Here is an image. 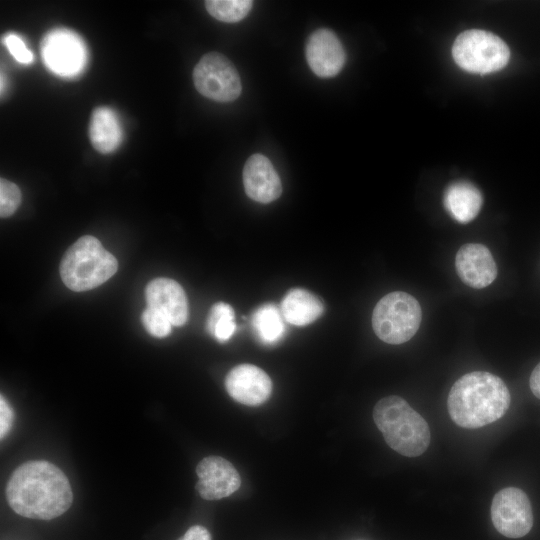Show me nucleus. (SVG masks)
<instances>
[{"mask_svg": "<svg viewBox=\"0 0 540 540\" xmlns=\"http://www.w3.org/2000/svg\"><path fill=\"white\" fill-rule=\"evenodd\" d=\"M6 499L17 514L31 519L50 520L66 512L73 493L66 475L44 460L28 461L12 473Z\"/></svg>", "mask_w": 540, "mask_h": 540, "instance_id": "f257e3e1", "label": "nucleus"}, {"mask_svg": "<svg viewBox=\"0 0 540 540\" xmlns=\"http://www.w3.org/2000/svg\"><path fill=\"white\" fill-rule=\"evenodd\" d=\"M504 381L489 372L474 371L460 377L451 387L447 406L455 424L480 428L500 419L510 406Z\"/></svg>", "mask_w": 540, "mask_h": 540, "instance_id": "f03ea898", "label": "nucleus"}, {"mask_svg": "<svg viewBox=\"0 0 540 540\" xmlns=\"http://www.w3.org/2000/svg\"><path fill=\"white\" fill-rule=\"evenodd\" d=\"M373 419L388 446L399 454L416 457L428 448L429 426L403 398L392 395L379 400Z\"/></svg>", "mask_w": 540, "mask_h": 540, "instance_id": "7ed1b4c3", "label": "nucleus"}, {"mask_svg": "<svg viewBox=\"0 0 540 540\" xmlns=\"http://www.w3.org/2000/svg\"><path fill=\"white\" fill-rule=\"evenodd\" d=\"M118 268L116 258L90 235L80 237L65 253L60 276L71 290L93 289L112 277Z\"/></svg>", "mask_w": 540, "mask_h": 540, "instance_id": "20e7f679", "label": "nucleus"}, {"mask_svg": "<svg viewBox=\"0 0 540 540\" xmlns=\"http://www.w3.org/2000/svg\"><path fill=\"white\" fill-rule=\"evenodd\" d=\"M422 319L419 302L402 291L388 293L376 304L372 314V327L382 341L402 344L418 331Z\"/></svg>", "mask_w": 540, "mask_h": 540, "instance_id": "39448f33", "label": "nucleus"}, {"mask_svg": "<svg viewBox=\"0 0 540 540\" xmlns=\"http://www.w3.org/2000/svg\"><path fill=\"white\" fill-rule=\"evenodd\" d=\"M452 56L461 69L483 75L503 69L510 59V50L497 35L471 29L458 35Z\"/></svg>", "mask_w": 540, "mask_h": 540, "instance_id": "423d86ee", "label": "nucleus"}, {"mask_svg": "<svg viewBox=\"0 0 540 540\" xmlns=\"http://www.w3.org/2000/svg\"><path fill=\"white\" fill-rule=\"evenodd\" d=\"M197 91L217 102L236 100L242 91L239 73L233 63L218 52L205 54L193 70Z\"/></svg>", "mask_w": 540, "mask_h": 540, "instance_id": "0eeeda50", "label": "nucleus"}, {"mask_svg": "<svg viewBox=\"0 0 540 540\" xmlns=\"http://www.w3.org/2000/svg\"><path fill=\"white\" fill-rule=\"evenodd\" d=\"M491 519L496 530L503 536H525L533 526L532 507L526 493L515 487L497 492L491 504Z\"/></svg>", "mask_w": 540, "mask_h": 540, "instance_id": "6e6552de", "label": "nucleus"}, {"mask_svg": "<svg viewBox=\"0 0 540 540\" xmlns=\"http://www.w3.org/2000/svg\"><path fill=\"white\" fill-rule=\"evenodd\" d=\"M45 65L61 76H74L85 66L86 50L80 38L67 30L50 32L42 42Z\"/></svg>", "mask_w": 540, "mask_h": 540, "instance_id": "1a4fd4ad", "label": "nucleus"}, {"mask_svg": "<svg viewBox=\"0 0 540 540\" xmlns=\"http://www.w3.org/2000/svg\"><path fill=\"white\" fill-rule=\"evenodd\" d=\"M199 477L196 490L205 500H218L230 496L241 485L235 467L220 456L203 458L196 467Z\"/></svg>", "mask_w": 540, "mask_h": 540, "instance_id": "9d476101", "label": "nucleus"}, {"mask_svg": "<svg viewBox=\"0 0 540 540\" xmlns=\"http://www.w3.org/2000/svg\"><path fill=\"white\" fill-rule=\"evenodd\" d=\"M305 56L310 69L322 78L336 76L342 70L346 59L341 41L327 28L315 30L309 36Z\"/></svg>", "mask_w": 540, "mask_h": 540, "instance_id": "9b49d317", "label": "nucleus"}, {"mask_svg": "<svg viewBox=\"0 0 540 540\" xmlns=\"http://www.w3.org/2000/svg\"><path fill=\"white\" fill-rule=\"evenodd\" d=\"M225 387L235 401L247 406H257L270 397L272 382L261 368L252 364H240L227 374Z\"/></svg>", "mask_w": 540, "mask_h": 540, "instance_id": "f8f14e48", "label": "nucleus"}, {"mask_svg": "<svg viewBox=\"0 0 540 540\" xmlns=\"http://www.w3.org/2000/svg\"><path fill=\"white\" fill-rule=\"evenodd\" d=\"M455 268L461 281L475 289L487 287L497 276V266L490 250L478 243L464 244L459 248Z\"/></svg>", "mask_w": 540, "mask_h": 540, "instance_id": "ddd939ff", "label": "nucleus"}, {"mask_svg": "<svg viewBox=\"0 0 540 540\" xmlns=\"http://www.w3.org/2000/svg\"><path fill=\"white\" fill-rule=\"evenodd\" d=\"M243 184L248 197L270 203L282 193V184L271 161L262 154L251 155L243 168Z\"/></svg>", "mask_w": 540, "mask_h": 540, "instance_id": "4468645a", "label": "nucleus"}, {"mask_svg": "<svg viewBox=\"0 0 540 540\" xmlns=\"http://www.w3.org/2000/svg\"><path fill=\"white\" fill-rule=\"evenodd\" d=\"M147 305L163 313L173 324L182 326L188 318L186 294L179 283L169 278H156L145 289Z\"/></svg>", "mask_w": 540, "mask_h": 540, "instance_id": "2eb2a0df", "label": "nucleus"}, {"mask_svg": "<svg viewBox=\"0 0 540 540\" xmlns=\"http://www.w3.org/2000/svg\"><path fill=\"white\" fill-rule=\"evenodd\" d=\"M447 212L459 223L472 221L482 206V195L478 188L466 181L450 184L444 193Z\"/></svg>", "mask_w": 540, "mask_h": 540, "instance_id": "dca6fc26", "label": "nucleus"}, {"mask_svg": "<svg viewBox=\"0 0 540 540\" xmlns=\"http://www.w3.org/2000/svg\"><path fill=\"white\" fill-rule=\"evenodd\" d=\"M280 311L284 320L295 326H305L320 317L324 311L322 301L310 291L291 289L281 302Z\"/></svg>", "mask_w": 540, "mask_h": 540, "instance_id": "f3484780", "label": "nucleus"}, {"mask_svg": "<svg viewBox=\"0 0 540 540\" xmlns=\"http://www.w3.org/2000/svg\"><path fill=\"white\" fill-rule=\"evenodd\" d=\"M89 137L93 147L102 154L117 149L122 139V130L117 116L110 108L98 107L93 111Z\"/></svg>", "mask_w": 540, "mask_h": 540, "instance_id": "a211bd4d", "label": "nucleus"}, {"mask_svg": "<svg viewBox=\"0 0 540 540\" xmlns=\"http://www.w3.org/2000/svg\"><path fill=\"white\" fill-rule=\"evenodd\" d=\"M284 321L281 311L275 305L264 304L253 313L251 324L262 343L273 344L285 334Z\"/></svg>", "mask_w": 540, "mask_h": 540, "instance_id": "6ab92c4d", "label": "nucleus"}, {"mask_svg": "<svg viewBox=\"0 0 540 540\" xmlns=\"http://www.w3.org/2000/svg\"><path fill=\"white\" fill-rule=\"evenodd\" d=\"M234 317V310L229 304L218 302L209 312L206 328L219 342H225L236 330Z\"/></svg>", "mask_w": 540, "mask_h": 540, "instance_id": "aec40b11", "label": "nucleus"}, {"mask_svg": "<svg viewBox=\"0 0 540 540\" xmlns=\"http://www.w3.org/2000/svg\"><path fill=\"white\" fill-rule=\"evenodd\" d=\"M253 2L250 0H208L205 7L215 19L235 23L244 19L250 12Z\"/></svg>", "mask_w": 540, "mask_h": 540, "instance_id": "412c9836", "label": "nucleus"}, {"mask_svg": "<svg viewBox=\"0 0 540 540\" xmlns=\"http://www.w3.org/2000/svg\"><path fill=\"white\" fill-rule=\"evenodd\" d=\"M145 329L154 337L163 338L171 333L173 324L161 312L147 307L141 316Z\"/></svg>", "mask_w": 540, "mask_h": 540, "instance_id": "4be33fe9", "label": "nucleus"}, {"mask_svg": "<svg viewBox=\"0 0 540 540\" xmlns=\"http://www.w3.org/2000/svg\"><path fill=\"white\" fill-rule=\"evenodd\" d=\"M21 192L16 184L1 178L0 180V215L11 216L19 207Z\"/></svg>", "mask_w": 540, "mask_h": 540, "instance_id": "5701e85b", "label": "nucleus"}, {"mask_svg": "<svg viewBox=\"0 0 540 540\" xmlns=\"http://www.w3.org/2000/svg\"><path fill=\"white\" fill-rule=\"evenodd\" d=\"M4 42L16 61L22 64L32 63L34 56L19 36L9 34L4 38Z\"/></svg>", "mask_w": 540, "mask_h": 540, "instance_id": "b1692460", "label": "nucleus"}, {"mask_svg": "<svg viewBox=\"0 0 540 540\" xmlns=\"http://www.w3.org/2000/svg\"><path fill=\"white\" fill-rule=\"evenodd\" d=\"M13 422V411L11 406L1 395L0 398V437L3 439L10 431Z\"/></svg>", "mask_w": 540, "mask_h": 540, "instance_id": "393cba45", "label": "nucleus"}, {"mask_svg": "<svg viewBox=\"0 0 540 540\" xmlns=\"http://www.w3.org/2000/svg\"><path fill=\"white\" fill-rule=\"evenodd\" d=\"M177 540H211L209 531L200 525L190 527L185 534Z\"/></svg>", "mask_w": 540, "mask_h": 540, "instance_id": "a878e982", "label": "nucleus"}, {"mask_svg": "<svg viewBox=\"0 0 540 540\" xmlns=\"http://www.w3.org/2000/svg\"><path fill=\"white\" fill-rule=\"evenodd\" d=\"M529 386L532 393L540 399V362L533 369L530 379Z\"/></svg>", "mask_w": 540, "mask_h": 540, "instance_id": "bb28decb", "label": "nucleus"}]
</instances>
